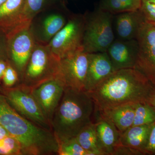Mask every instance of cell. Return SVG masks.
I'll use <instances>...</instances> for the list:
<instances>
[{"instance_id":"obj_15","label":"cell","mask_w":155,"mask_h":155,"mask_svg":"<svg viewBox=\"0 0 155 155\" xmlns=\"http://www.w3.org/2000/svg\"><path fill=\"white\" fill-rule=\"evenodd\" d=\"M114 17V32L117 39H136L142 24L146 21L140 10L116 14Z\"/></svg>"},{"instance_id":"obj_9","label":"cell","mask_w":155,"mask_h":155,"mask_svg":"<svg viewBox=\"0 0 155 155\" xmlns=\"http://www.w3.org/2000/svg\"><path fill=\"white\" fill-rule=\"evenodd\" d=\"M136 39L138 52L134 69L155 87V24L147 21L143 22Z\"/></svg>"},{"instance_id":"obj_5","label":"cell","mask_w":155,"mask_h":155,"mask_svg":"<svg viewBox=\"0 0 155 155\" xmlns=\"http://www.w3.org/2000/svg\"><path fill=\"white\" fill-rule=\"evenodd\" d=\"M60 62L47 45L36 42L21 76L22 83L32 88L57 77Z\"/></svg>"},{"instance_id":"obj_25","label":"cell","mask_w":155,"mask_h":155,"mask_svg":"<svg viewBox=\"0 0 155 155\" xmlns=\"http://www.w3.org/2000/svg\"><path fill=\"white\" fill-rule=\"evenodd\" d=\"M0 155H22L19 142L10 135L0 140Z\"/></svg>"},{"instance_id":"obj_6","label":"cell","mask_w":155,"mask_h":155,"mask_svg":"<svg viewBox=\"0 0 155 155\" xmlns=\"http://www.w3.org/2000/svg\"><path fill=\"white\" fill-rule=\"evenodd\" d=\"M85 22L86 15L70 16L65 26L48 43L51 51L61 59L83 48Z\"/></svg>"},{"instance_id":"obj_19","label":"cell","mask_w":155,"mask_h":155,"mask_svg":"<svg viewBox=\"0 0 155 155\" xmlns=\"http://www.w3.org/2000/svg\"><path fill=\"white\" fill-rule=\"evenodd\" d=\"M152 125L131 126L121 134L118 145L138 150L145 155L143 150L146 145Z\"/></svg>"},{"instance_id":"obj_21","label":"cell","mask_w":155,"mask_h":155,"mask_svg":"<svg viewBox=\"0 0 155 155\" xmlns=\"http://www.w3.org/2000/svg\"><path fill=\"white\" fill-rule=\"evenodd\" d=\"M140 6L141 0H100L99 8L114 15L137 11Z\"/></svg>"},{"instance_id":"obj_34","label":"cell","mask_w":155,"mask_h":155,"mask_svg":"<svg viewBox=\"0 0 155 155\" xmlns=\"http://www.w3.org/2000/svg\"><path fill=\"white\" fill-rule=\"evenodd\" d=\"M6 1V0H0V6L2 5L3 3L5 2Z\"/></svg>"},{"instance_id":"obj_33","label":"cell","mask_w":155,"mask_h":155,"mask_svg":"<svg viewBox=\"0 0 155 155\" xmlns=\"http://www.w3.org/2000/svg\"><path fill=\"white\" fill-rule=\"evenodd\" d=\"M8 135H10V134L8 131L5 129V127L0 125V140L3 139Z\"/></svg>"},{"instance_id":"obj_13","label":"cell","mask_w":155,"mask_h":155,"mask_svg":"<svg viewBox=\"0 0 155 155\" xmlns=\"http://www.w3.org/2000/svg\"><path fill=\"white\" fill-rule=\"evenodd\" d=\"M115 71L107 52L89 54L84 91H91Z\"/></svg>"},{"instance_id":"obj_14","label":"cell","mask_w":155,"mask_h":155,"mask_svg":"<svg viewBox=\"0 0 155 155\" xmlns=\"http://www.w3.org/2000/svg\"><path fill=\"white\" fill-rule=\"evenodd\" d=\"M24 3L25 0H6L0 6V29L6 35L28 28L23 23Z\"/></svg>"},{"instance_id":"obj_32","label":"cell","mask_w":155,"mask_h":155,"mask_svg":"<svg viewBox=\"0 0 155 155\" xmlns=\"http://www.w3.org/2000/svg\"><path fill=\"white\" fill-rule=\"evenodd\" d=\"M147 103L151 106L155 111V87L151 92Z\"/></svg>"},{"instance_id":"obj_17","label":"cell","mask_w":155,"mask_h":155,"mask_svg":"<svg viewBox=\"0 0 155 155\" xmlns=\"http://www.w3.org/2000/svg\"><path fill=\"white\" fill-rule=\"evenodd\" d=\"M94 124L101 152L103 155H112L119 144L121 133L110 120L101 115Z\"/></svg>"},{"instance_id":"obj_28","label":"cell","mask_w":155,"mask_h":155,"mask_svg":"<svg viewBox=\"0 0 155 155\" xmlns=\"http://www.w3.org/2000/svg\"><path fill=\"white\" fill-rule=\"evenodd\" d=\"M143 151L145 155H155V122L152 125Z\"/></svg>"},{"instance_id":"obj_29","label":"cell","mask_w":155,"mask_h":155,"mask_svg":"<svg viewBox=\"0 0 155 155\" xmlns=\"http://www.w3.org/2000/svg\"><path fill=\"white\" fill-rule=\"evenodd\" d=\"M143 155L138 150L134 149L129 147L123 146L122 145L117 146L114 149L112 155Z\"/></svg>"},{"instance_id":"obj_16","label":"cell","mask_w":155,"mask_h":155,"mask_svg":"<svg viewBox=\"0 0 155 155\" xmlns=\"http://www.w3.org/2000/svg\"><path fill=\"white\" fill-rule=\"evenodd\" d=\"M69 18L64 14L52 13L42 18L38 25H31L36 42L48 45L50 41L65 26Z\"/></svg>"},{"instance_id":"obj_4","label":"cell","mask_w":155,"mask_h":155,"mask_svg":"<svg viewBox=\"0 0 155 155\" xmlns=\"http://www.w3.org/2000/svg\"><path fill=\"white\" fill-rule=\"evenodd\" d=\"M114 14L98 8L86 15L83 47L86 52H106L115 40Z\"/></svg>"},{"instance_id":"obj_3","label":"cell","mask_w":155,"mask_h":155,"mask_svg":"<svg viewBox=\"0 0 155 155\" xmlns=\"http://www.w3.org/2000/svg\"><path fill=\"white\" fill-rule=\"evenodd\" d=\"M94 104L84 91L66 87L51 125L59 144L74 138L92 122Z\"/></svg>"},{"instance_id":"obj_24","label":"cell","mask_w":155,"mask_h":155,"mask_svg":"<svg viewBox=\"0 0 155 155\" xmlns=\"http://www.w3.org/2000/svg\"><path fill=\"white\" fill-rule=\"evenodd\" d=\"M58 155H90L78 143L75 137L59 144Z\"/></svg>"},{"instance_id":"obj_26","label":"cell","mask_w":155,"mask_h":155,"mask_svg":"<svg viewBox=\"0 0 155 155\" xmlns=\"http://www.w3.org/2000/svg\"><path fill=\"white\" fill-rule=\"evenodd\" d=\"M139 10L146 21L155 24V0H141Z\"/></svg>"},{"instance_id":"obj_10","label":"cell","mask_w":155,"mask_h":155,"mask_svg":"<svg viewBox=\"0 0 155 155\" xmlns=\"http://www.w3.org/2000/svg\"><path fill=\"white\" fill-rule=\"evenodd\" d=\"M7 37L8 59L21 77L36 44L35 38L30 27L10 34Z\"/></svg>"},{"instance_id":"obj_12","label":"cell","mask_w":155,"mask_h":155,"mask_svg":"<svg viewBox=\"0 0 155 155\" xmlns=\"http://www.w3.org/2000/svg\"><path fill=\"white\" fill-rule=\"evenodd\" d=\"M115 71L134 68L138 52L137 39H115L107 51Z\"/></svg>"},{"instance_id":"obj_31","label":"cell","mask_w":155,"mask_h":155,"mask_svg":"<svg viewBox=\"0 0 155 155\" xmlns=\"http://www.w3.org/2000/svg\"><path fill=\"white\" fill-rule=\"evenodd\" d=\"M9 63L8 60L0 59V80L2 79L3 75Z\"/></svg>"},{"instance_id":"obj_22","label":"cell","mask_w":155,"mask_h":155,"mask_svg":"<svg viewBox=\"0 0 155 155\" xmlns=\"http://www.w3.org/2000/svg\"><path fill=\"white\" fill-rule=\"evenodd\" d=\"M155 122V111L147 103H136L132 126L152 125Z\"/></svg>"},{"instance_id":"obj_1","label":"cell","mask_w":155,"mask_h":155,"mask_svg":"<svg viewBox=\"0 0 155 155\" xmlns=\"http://www.w3.org/2000/svg\"><path fill=\"white\" fill-rule=\"evenodd\" d=\"M154 86L134 68L119 69L91 90L87 92L99 112L116 106L147 102Z\"/></svg>"},{"instance_id":"obj_2","label":"cell","mask_w":155,"mask_h":155,"mask_svg":"<svg viewBox=\"0 0 155 155\" xmlns=\"http://www.w3.org/2000/svg\"><path fill=\"white\" fill-rule=\"evenodd\" d=\"M0 125L19 142L22 155L58 154L59 144L52 131L20 115L1 94Z\"/></svg>"},{"instance_id":"obj_30","label":"cell","mask_w":155,"mask_h":155,"mask_svg":"<svg viewBox=\"0 0 155 155\" xmlns=\"http://www.w3.org/2000/svg\"><path fill=\"white\" fill-rule=\"evenodd\" d=\"M7 45L8 39L7 35L2 30L0 29V59L8 60L7 53Z\"/></svg>"},{"instance_id":"obj_7","label":"cell","mask_w":155,"mask_h":155,"mask_svg":"<svg viewBox=\"0 0 155 155\" xmlns=\"http://www.w3.org/2000/svg\"><path fill=\"white\" fill-rule=\"evenodd\" d=\"M4 95L12 107L20 115L39 126L52 130L51 125L42 113L31 87L21 83L15 88L6 89Z\"/></svg>"},{"instance_id":"obj_27","label":"cell","mask_w":155,"mask_h":155,"mask_svg":"<svg viewBox=\"0 0 155 155\" xmlns=\"http://www.w3.org/2000/svg\"><path fill=\"white\" fill-rule=\"evenodd\" d=\"M19 75L17 70L9 63L2 78L4 84L8 87L13 86L19 80Z\"/></svg>"},{"instance_id":"obj_11","label":"cell","mask_w":155,"mask_h":155,"mask_svg":"<svg viewBox=\"0 0 155 155\" xmlns=\"http://www.w3.org/2000/svg\"><path fill=\"white\" fill-rule=\"evenodd\" d=\"M65 89L64 82L58 77L31 88L33 96L50 125Z\"/></svg>"},{"instance_id":"obj_18","label":"cell","mask_w":155,"mask_h":155,"mask_svg":"<svg viewBox=\"0 0 155 155\" xmlns=\"http://www.w3.org/2000/svg\"><path fill=\"white\" fill-rule=\"evenodd\" d=\"M135 104H128L108 108L99 112L107 118L122 134L133 125Z\"/></svg>"},{"instance_id":"obj_8","label":"cell","mask_w":155,"mask_h":155,"mask_svg":"<svg viewBox=\"0 0 155 155\" xmlns=\"http://www.w3.org/2000/svg\"><path fill=\"white\" fill-rule=\"evenodd\" d=\"M89 53L83 48L60 59L57 77L66 87L84 91L89 64Z\"/></svg>"},{"instance_id":"obj_20","label":"cell","mask_w":155,"mask_h":155,"mask_svg":"<svg viewBox=\"0 0 155 155\" xmlns=\"http://www.w3.org/2000/svg\"><path fill=\"white\" fill-rule=\"evenodd\" d=\"M75 138L90 155H103L99 147L94 122H91L84 127Z\"/></svg>"},{"instance_id":"obj_23","label":"cell","mask_w":155,"mask_h":155,"mask_svg":"<svg viewBox=\"0 0 155 155\" xmlns=\"http://www.w3.org/2000/svg\"><path fill=\"white\" fill-rule=\"evenodd\" d=\"M45 1L46 0H25L23 20L25 27H31L33 19L42 10Z\"/></svg>"}]
</instances>
